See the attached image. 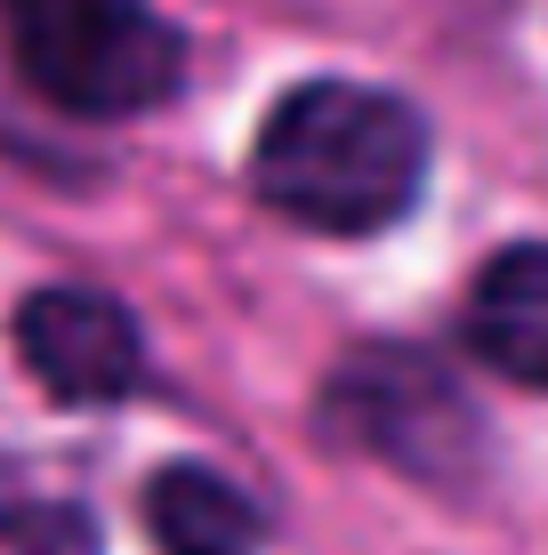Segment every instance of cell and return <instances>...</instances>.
<instances>
[{
    "mask_svg": "<svg viewBox=\"0 0 548 555\" xmlns=\"http://www.w3.org/2000/svg\"><path fill=\"white\" fill-rule=\"evenodd\" d=\"M145 531L162 555H258L267 547V515L242 483H226L202 459H178L145 483Z\"/></svg>",
    "mask_w": 548,
    "mask_h": 555,
    "instance_id": "obj_6",
    "label": "cell"
},
{
    "mask_svg": "<svg viewBox=\"0 0 548 555\" xmlns=\"http://www.w3.org/2000/svg\"><path fill=\"white\" fill-rule=\"evenodd\" d=\"M16 73L81 121H129L186 81V41L145 0H0Z\"/></svg>",
    "mask_w": 548,
    "mask_h": 555,
    "instance_id": "obj_2",
    "label": "cell"
},
{
    "mask_svg": "<svg viewBox=\"0 0 548 555\" xmlns=\"http://www.w3.org/2000/svg\"><path fill=\"white\" fill-rule=\"evenodd\" d=\"M16 362L33 371V387L49 403H122L145 371V338L129 322L122 298L81 291V282H49L16 306Z\"/></svg>",
    "mask_w": 548,
    "mask_h": 555,
    "instance_id": "obj_4",
    "label": "cell"
},
{
    "mask_svg": "<svg viewBox=\"0 0 548 555\" xmlns=\"http://www.w3.org/2000/svg\"><path fill=\"white\" fill-rule=\"evenodd\" d=\"M428 185V121L395 89L298 81L258 121L251 194L307 234H380Z\"/></svg>",
    "mask_w": 548,
    "mask_h": 555,
    "instance_id": "obj_1",
    "label": "cell"
},
{
    "mask_svg": "<svg viewBox=\"0 0 548 555\" xmlns=\"http://www.w3.org/2000/svg\"><path fill=\"white\" fill-rule=\"evenodd\" d=\"M0 555H98V524L81 507L0 500Z\"/></svg>",
    "mask_w": 548,
    "mask_h": 555,
    "instance_id": "obj_7",
    "label": "cell"
},
{
    "mask_svg": "<svg viewBox=\"0 0 548 555\" xmlns=\"http://www.w3.org/2000/svg\"><path fill=\"white\" fill-rule=\"evenodd\" d=\"M323 435L428 491L484 483V418L460 395V378L420 347H364L339 362L323 387Z\"/></svg>",
    "mask_w": 548,
    "mask_h": 555,
    "instance_id": "obj_3",
    "label": "cell"
},
{
    "mask_svg": "<svg viewBox=\"0 0 548 555\" xmlns=\"http://www.w3.org/2000/svg\"><path fill=\"white\" fill-rule=\"evenodd\" d=\"M468 347L500 378L548 395V242H508L468 291Z\"/></svg>",
    "mask_w": 548,
    "mask_h": 555,
    "instance_id": "obj_5",
    "label": "cell"
}]
</instances>
